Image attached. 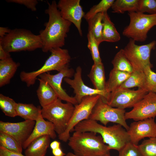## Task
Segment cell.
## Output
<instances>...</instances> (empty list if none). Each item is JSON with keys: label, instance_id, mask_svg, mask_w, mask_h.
Instances as JSON below:
<instances>
[{"label": "cell", "instance_id": "obj_1", "mask_svg": "<svg viewBox=\"0 0 156 156\" xmlns=\"http://www.w3.org/2000/svg\"><path fill=\"white\" fill-rule=\"evenodd\" d=\"M48 4L45 12L49 15V20L44 24V29L40 30L39 34L42 43L41 49L45 53L64 45L65 38L72 23L62 17L55 0Z\"/></svg>", "mask_w": 156, "mask_h": 156}, {"label": "cell", "instance_id": "obj_2", "mask_svg": "<svg viewBox=\"0 0 156 156\" xmlns=\"http://www.w3.org/2000/svg\"><path fill=\"white\" fill-rule=\"evenodd\" d=\"M118 124L106 127L98 123L97 121L88 119L77 125L73 131L81 132H91L99 133L109 150L119 151L127 143L130 142L127 131Z\"/></svg>", "mask_w": 156, "mask_h": 156}, {"label": "cell", "instance_id": "obj_3", "mask_svg": "<svg viewBox=\"0 0 156 156\" xmlns=\"http://www.w3.org/2000/svg\"><path fill=\"white\" fill-rule=\"evenodd\" d=\"M68 141V146L77 155L101 156L110 154L101 136L93 132L74 131Z\"/></svg>", "mask_w": 156, "mask_h": 156}, {"label": "cell", "instance_id": "obj_4", "mask_svg": "<svg viewBox=\"0 0 156 156\" xmlns=\"http://www.w3.org/2000/svg\"><path fill=\"white\" fill-rule=\"evenodd\" d=\"M0 44L6 51L10 53L22 51H33L41 48L42 43L39 35L23 29H11L0 39Z\"/></svg>", "mask_w": 156, "mask_h": 156}, {"label": "cell", "instance_id": "obj_5", "mask_svg": "<svg viewBox=\"0 0 156 156\" xmlns=\"http://www.w3.org/2000/svg\"><path fill=\"white\" fill-rule=\"evenodd\" d=\"M49 52L51 55L41 68L36 70L29 72L22 71L20 73L21 81L28 87L34 85L37 77L40 75L54 70L59 72L69 66L71 57L67 49L58 48L53 49Z\"/></svg>", "mask_w": 156, "mask_h": 156}, {"label": "cell", "instance_id": "obj_6", "mask_svg": "<svg viewBox=\"0 0 156 156\" xmlns=\"http://www.w3.org/2000/svg\"><path fill=\"white\" fill-rule=\"evenodd\" d=\"M74 105L70 103H64L58 98L48 106L41 109L42 116L53 124L58 135L65 130L73 112Z\"/></svg>", "mask_w": 156, "mask_h": 156}, {"label": "cell", "instance_id": "obj_7", "mask_svg": "<svg viewBox=\"0 0 156 156\" xmlns=\"http://www.w3.org/2000/svg\"><path fill=\"white\" fill-rule=\"evenodd\" d=\"M130 21L123 30V35L134 41L143 42L149 30L156 25V13L146 14L138 12H128Z\"/></svg>", "mask_w": 156, "mask_h": 156}, {"label": "cell", "instance_id": "obj_8", "mask_svg": "<svg viewBox=\"0 0 156 156\" xmlns=\"http://www.w3.org/2000/svg\"><path fill=\"white\" fill-rule=\"evenodd\" d=\"M156 45V41L153 40L146 44L138 45L135 44V41L130 39L122 49L131 65L133 71H144L147 66L153 67L150 61V54Z\"/></svg>", "mask_w": 156, "mask_h": 156}, {"label": "cell", "instance_id": "obj_9", "mask_svg": "<svg viewBox=\"0 0 156 156\" xmlns=\"http://www.w3.org/2000/svg\"><path fill=\"white\" fill-rule=\"evenodd\" d=\"M125 109L112 107L101 97L94 107L89 119L99 121L106 126L109 122L120 124L127 131L129 127L125 117Z\"/></svg>", "mask_w": 156, "mask_h": 156}, {"label": "cell", "instance_id": "obj_10", "mask_svg": "<svg viewBox=\"0 0 156 156\" xmlns=\"http://www.w3.org/2000/svg\"><path fill=\"white\" fill-rule=\"evenodd\" d=\"M100 96L99 95H96L85 97L80 103L74 105L73 112L65 130L58 135L59 139L65 142L68 140L70 136V133L73 130L75 127L81 122L89 119Z\"/></svg>", "mask_w": 156, "mask_h": 156}, {"label": "cell", "instance_id": "obj_11", "mask_svg": "<svg viewBox=\"0 0 156 156\" xmlns=\"http://www.w3.org/2000/svg\"><path fill=\"white\" fill-rule=\"evenodd\" d=\"M148 92L139 88L136 90L117 89L109 94L106 103L112 107L123 109L133 107Z\"/></svg>", "mask_w": 156, "mask_h": 156}, {"label": "cell", "instance_id": "obj_12", "mask_svg": "<svg viewBox=\"0 0 156 156\" xmlns=\"http://www.w3.org/2000/svg\"><path fill=\"white\" fill-rule=\"evenodd\" d=\"M156 116V94L150 92L133 107L126 112V120L133 119L135 121L154 118Z\"/></svg>", "mask_w": 156, "mask_h": 156}, {"label": "cell", "instance_id": "obj_13", "mask_svg": "<svg viewBox=\"0 0 156 156\" xmlns=\"http://www.w3.org/2000/svg\"><path fill=\"white\" fill-rule=\"evenodd\" d=\"M75 71L68 66L58 73L52 75L48 72L43 73L38 77L40 78L47 82L55 91L58 98L70 103L75 105L78 103L74 97L69 96L62 86V80L65 77L70 78L74 76Z\"/></svg>", "mask_w": 156, "mask_h": 156}, {"label": "cell", "instance_id": "obj_14", "mask_svg": "<svg viewBox=\"0 0 156 156\" xmlns=\"http://www.w3.org/2000/svg\"><path fill=\"white\" fill-rule=\"evenodd\" d=\"M82 69L78 66L74 75L73 79L65 77L63 80L74 90L75 96L74 97L78 103H80L84 97L99 95L102 100L106 103L108 95L105 92L91 88L85 84L82 78Z\"/></svg>", "mask_w": 156, "mask_h": 156}, {"label": "cell", "instance_id": "obj_15", "mask_svg": "<svg viewBox=\"0 0 156 156\" xmlns=\"http://www.w3.org/2000/svg\"><path fill=\"white\" fill-rule=\"evenodd\" d=\"M80 2V0H60L57 5L62 17L73 23L77 28L80 36H82L81 24L82 18L85 14Z\"/></svg>", "mask_w": 156, "mask_h": 156}, {"label": "cell", "instance_id": "obj_16", "mask_svg": "<svg viewBox=\"0 0 156 156\" xmlns=\"http://www.w3.org/2000/svg\"><path fill=\"white\" fill-rule=\"evenodd\" d=\"M35 121L25 120L17 122L0 121V131L5 132L23 145L31 134Z\"/></svg>", "mask_w": 156, "mask_h": 156}, {"label": "cell", "instance_id": "obj_17", "mask_svg": "<svg viewBox=\"0 0 156 156\" xmlns=\"http://www.w3.org/2000/svg\"><path fill=\"white\" fill-rule=\"evenodd\" d=\"M127 131L130 142L136 145H138L139 142L145 138H156V123L154 118L133 122Z\"/></svg>", "mask_w": 156, "mask_h": 156}, {"label": "cell", "instance_id": "obj_18", "mask_svg": "<svg viewBox=\"0 0 156 156\" xmlns=\"http://www.w3.org/2000/svg\"><path fill=\"white\" fill-rule=\"evenodd\" d=\"M35 121V124L31 134L22 146L23 149H26L32 141L42 136L48 135L53 139L56 137L53 124L44 119L42 116L41 110Z\"/></svg>", "mask_w": 156, "mask_h": 156}, {"label": "cell", "instance_id": "obj_19", "mask_svg": "<svg viewBox=\"0 0 156 156\" xmlns=\"http://www.w3.org/2000/svg\"><path fill=\"white\" fill-rule=\"evenodd\" d=\"M38 79L39 84L36 91L41 106L44 108L53 103L58 97L47 82L40 78Z\"/></svg>", "mask_w": 156, "mask_h": 156}, {"label": "cell", "instance_id": "obj_20", "mask_svg": "<svg viewBox=\"0 0 156 156\" xmlns=\"http://www.w3.org/2000/svg\"><path fill=\"white\" fill-rule=\"evenodd\" d=\"M20 65L11 57L0 61V87L9 84Z\"/></svg>", "mask_w": 156, "mask_h": 156}, {"label": "cell", "instance_id": "obj_21", "mask_svg": "<svg viewBox=\"0 0 156 156\" xmlns=\"http://www.w3.org/2000/svg\"><path fill=\"white\" fill-rule=\"evenodd\" d=\"M50 138L49 136L45 135L33 140L25 149V155L45 156L50 144Z\"/></svg>", "mask_w": 156, "mask_h": 156}, {"label": "cell", "instance_id": "obj_22", "mask_svg": "<svg viewBox=\"0 0 156 156\" xmlns=\"http://www.w3.org/2000/svg\"><path fill=\"white\" fill-rule=\"evenodd\" d=\"M88 76L94 88L105 92L108 96L105 90L106 82L104 66L102 62L99 64L94 63Z\"/></svg>", "mask_w": 156, "mask_h": 156}, {"label": "cell", "instance_id": "obj_23", "mask_svg": "<svg viewBox=\"0 0 156 156\" xmlns=\"http://www.w3.org/2000/svg\"><path fill=\"white\" fill-rule=\"evenodd\" d=\"M103 28L102 41L116 42L120 40V36L114 24L112 22L107 12L104 13L103 20Z\"/></svg>", "mask_w": 156, "mask_h": 156}, {"label": "cell", "instance_id": "obj_24", "mask_svg": "<svg viewBox=\"0 0 156 156\" xmlns=\"http://www.w3.org/2000/svg\"><path fill=\"white\" fill-rule=\"evenodd\" d=\"M131 74L112 69L110 71L108 80L106 82L105 90L109 94L116 90L129 77Z\"/></svg>", "mask_w": 156, "mask_h": 156}, {"label": "cell", "instance_id": "obj_25", "mask_svg": "<svg viewBox=\"0 0 156 156\" xmlns=\"http://www.w3.org/2000/svg\"><path fill=\"white\" fill-rule=\"evenodd\" d=\"M135 87L145 90L148 92L146 77L144 71H133L129 77L117 89H129Z\"/></svg>", "mask_w": 156, "mask_h": 156}, {"label": "cell", "instance_id": "obj_26", "mask_svg": "<svg viewBox=\"0 0 156 156\" xmlns=\"http://www.w3.org/2000/svg\"><path fill=\"white\" fill-rule=\"evenodd\" d=\"M15 108L17 115L25 120L36 121L41 109L40 106H35L32 104L16 103Z\"/></svg>", "mask_w": 156, "mask_h": 156}, {"label": "cell", "instance_id": "obj_27", "mask_svg": "<svg viewBox=\"0 0 156 156\" xmlns=\"http://www.w3.org/2000/svg\"><path fill=\"white\" fill-rule=\"evenodd\" d=\"M103 16V12L99 13L87 21L88 25V31L92 34L99 45L102 42Z\"/></svg>", "mask_w": 156, "mask_h": 156}, {"label": "cell", "instance_id": "obj_28", "mask_svg": "<svg viewBox=\"0 0 156 156\" xmlns=\"http://www.w3.org/2000/svg\"><path fill=\"white\" fill-rule=\"evenodd\" d=\"M139 2V0H115L111 8L114 13L138 12Z\"/></svg>", "mask_w": 156, "mask_h": 156}, {"label": "cell", "instance_id": "obj_29", "mask_svg": "<svg viewBox=\"0 0 156 156\" xmlns=\"http://www.w3.org/2000/svg\"><path fill=\"white\" fill-rule=\"evenodd\" d=\"M113 69L131 73L133 71L130 63L124 54L122 49L115 55L112 61Z\"/></svg>", "mask_w": 156, "mask_h": 156}, {"label": "cell", "instance_id": "obj_30", "mask_svg": "<svg viewBox=\"0 0 156 156\" xmlns=\"http://www.w3.org/2000/svg\"><path fill=\"white\" fill-rule=\"evenodd\" d=\"M0 146L11 152L22 154V145L9 135L0 131Z\"/></svg>", "mask_w": 156, "mask_h": 156}, {"label": "cell", "instance_id": "obj_31", "mask_svg": "<svg viewBox=\"0 0 156 156\" xmlns=\"http://www.w3.org/2000/svg\"><path fill=\"white\" fill-rule=\"evenodd\" d=\"M16 103L12 99L0 94V108L5 115L11 117L17 116L15 108Z\"/></svg>", "mask_w": 156, "mask_h": 156}, {"label": "cell", "instance_id": "obj_32", "mask_svg": "<svg viewBox=\"0 0 156 156\" xmlns=\"http://www.w3.org/2000/svg\"><path fill=\"white\" fill-rule=\"evenodd\" d=\"M114 0H102L98 4L94 5L85 14L83 18L87 21L96 14L107 12L111 7Z\"/></svg>", "mask_w": 156, "mask_h": 156}, {"label": "cell", "instance_id": "obj_33", "mask_svg": "<svg viewBox=\"0 0 156 156\" xmlns=\"http://www.w3.org/2000/svg\"><path fill=\"white\" fill-rule=\"evenodd\" d=\"M138 147L142 156H156V138L144 140Z\"/></svg>", "mask_w": 156, "mask_h": 156}, {"label": "cell", "instance_id": "obj_34", "mask_svg": "<svg viewBox=\"0 0 156 156\" xmlns=\"http://www.w3.org/2000/svg\"><path fill=\"white\" fill-rule=\"evenodd\" d=\"M88 40L87 47L90 50L94 64L102 62L99 49V45L92 34L88 31L87 34Z\"/></svg>", "mask_w": 156, "mask_h": 156}, {"label": "cell", "instance_id": "obj_35", "mask_svg": "<svg viewBox=\"0 0 156 156\" xmlns=\"http://www.w3.org/2000/svg\"><path fill=\"white\" fill-rule=\"evenodd\" d=\"M152 68L147 66L144 72L146 77L147 91L156 93V73L152 70Z\"/></svg>", "mask_w": 156, "mask_h": 156}, {"label": "cell", "instance_id": "obj_36", "mask_svg": "<svg viewBox=\"0 0 156 156\" xmlns=\"http://www.w3.org/2000/svg\"><path fill=\"white\" fill-rule=\"evenodd\" d=\"M144 13L146 12L150 14L156 13V0H139L138 12Z\"/></svg>", "mask_w": 156, "mask_h": 156}, {"label": "cell", "instance_id": "obj_37", "mask_svg": "<svg viewBox=\"0 0 156 156\" xmlns=\"http://www.w3.org/2000/svg\"><path fill=\"white\" fill-rule=\"evenodd\" d=\"M119 152L118 156H142L138 148L131 142L127 144Z\"/></svg>", "mask_w": 156, "mask_h": 156}, {"label": "cell", "instance_id": "obj_38", "mask_svg": "<svg viewBox=\"0 0 156 156\" xmlns=\"http://www.w3.org/2000/svg\"><path fill=\"white\" fill-rule=\"evenodd\" d=\"M6 1L8 2L24 5L33 11L36 10V6L38 3V1L36 0H8Z\"/></svg>", "mask_w": 156, "mask_h": 156}, {"label": "cell", "instance_id": "obj_39", "mask_svg": "<svg viewBox=\"0 0 156 156\" xmlns=\"http://www.w3.org/2000/svg\"><path fill=\"white\" fill-rule=\"evenodd\" d=\"M0 156H26L22 154L11 152L0 146Z\"/></svg>", "mask_w": 156, "mask_h": 156}, {"label": "cell", "instance_id": "obj_40", "mask_svg": "<svg viewBox=\"0 0 156 156\" xmlns=\"http://www.w3.org/2000/svg\"><path fill=\"white\" fill-rule=\"evenodd\" d=\"M11 57L10 53L6 51L0 44V60H3Z\"/></svg>", "mask_w": 156, "mask_h": 156}, {"label": "cell", "instance_id": "obj_41", "mask_svg": "<svg viewBox=\"0 0 156 156\" xmlns=\"http://www.w3.org/2000/svg\"><path fill=\"white\" fill-rule=\"evenodd\" d=\"M11 30L7 27H0V39L3 38L10 32Z\"/></svg>", "mask_w": 156, "mask_h": 156}, {"label": "cell", "instance_id": "obj_42", "mask_svg": "<svg viewBox=\"0 0 156 156\" xmlns=\"http://www.w3.org/2000/svg\"><path fill=\"white\" fill-rule=\"evenodd\" d=\"M52 153L54 156H64L66 155L60 147L52 150Z\"/></svg>", "mask_w": 156, "mask_h": 156}, {"label": "cell", "instance_id": "obj_43", "mask_svg": "<svg viewBox=\"0 0 156 156\" xmlns=\"http://www.w3.org/2000/svg\"><path fill=\"white\" fill-rule=\"evenodd\" d=\"M60 142L55 140L51 142L50 145V147L52 150L60 147Z\"/></svg>", "mask_w": 156, "mask_h": 156}, {"label": "cell", "instance_id": "obj_44", "mask_svg": "<svg viewBox=\"0 0 156 156\" xmlns=\"http://www.w3.org/2000/svg\"><path fill=\"white\" fill-rule=\"evenodd\" d=\"M66 156H80L76 155L71 152H68L66 155Z\"/></svg>", "mask_w": 156, "mask_h": 156}, {"label": "cell", "instance_id": "obj_45", "mask_svg": "<svg viewBox=\"0 0 156 156\" xmlns=\"http://www.w3.org/2000/svg\"><path fill=\"white\" fill-rule=\"evenodd\" d=\"M101 156H111L110 154L104 155Z\"/></svg>", "mask_w": 156, "mask_h": 156}, {"label": "cell", "instance_id": "obj_46", "mask_svg": "<svg viewBox=\"0 0 156 156\" xmlns=\"http://www.w3.org/2000/svg\"></svg>", "mask_w": 156, "mask_h": 156}]
</instances>
